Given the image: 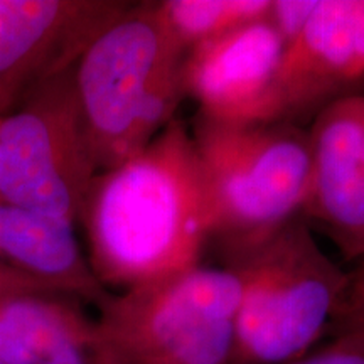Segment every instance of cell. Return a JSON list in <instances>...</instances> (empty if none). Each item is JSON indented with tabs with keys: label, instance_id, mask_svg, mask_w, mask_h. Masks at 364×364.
<instances>
[{
	"label": "cell",
	"instance_id": "6da1fadb",
	"mask_svg": "<svg viewBox=\"0 0 364 364\" xmlns=\"http://www.w3.org/2000/svg\"><path fill=\"white\" fill-rule=\"evenodd\" d=\"M80 223L90 268L107 290L201 265L211 215L188 127L174 118L134 157L98 172Z\"/></svg>",
	"mask_w": 364,
	"mask_h": 364
},
{
	"label": "cell",
	"instance_id": "7a4b0ae2",
	"mask_svg": "<svg viewBox=\"0 0 364 364\" xmlns=\"http://www.w3.org/2000/svg\"><path fill=\"white\" fill-rule=\"evenodd\" d=\"M186 54L156 2H130L88 44L73 88L98 172L134 157L177 118Z\"/></svg>",
	"mask_w": 364,
	"mask_h": 364
},
{
	"label": "cell",
	"instance_id": "3957f363",
	"mask_svg": "<svg viewBox=\"0 0 364 364\" xmlns=\"http://www.w3.org/2000/svg\"><path fill=\"white\" fill-rule=\"evenodd\" d=\"M225 262L262 247L302 215L311 176L309 130L292 122L226 125L198 115L191 130Z\"/></svg>",
	"mask_w": 364,
	"mask_h": 364
},
{
	"label": "cell",
	"instance_id": "277c9868",
	"mask_svg": "<svg viewBox=\"0 0 364 364\" xmlns=\"http://www.w3.org/2000/svg\"><path fill=\"white\" fill-rule=\"evenodd\" d=\"M225 267L241 284L233 364H285L307 354L334 327L349 284L304 218Z\"/></svg>",
	"mask_w": 364,
	"mask_h": 364
},
{
	"label": "cell",
	"instance_id": "5b68a950",
	"mask_svg": "<svg viewBox=\"0 0 364 364\" xmlns=\"http://www.w3.org/2000/svg\"><path fill=\"white\" fill-rule=\"evenodd\" d=\"M238 275L198 265L110 294L97 324L108 364H233Z\"/></svg>",
	"mask_w": 364,
	"mask_h": 364
},
{
	"label": "cell",
	"instance_id": "8992f818",
	"mask_svg": "<svg viewBox=\"0 0 364 364\" xmlns=\"http://www.w3.org/2000/svg\"><path fill=\"white\" fill-rule=\"evenodd\" d=\"M98 174L73 88V70L46 80L0 117V199L78 226Z\"/></svg>",
	"mask_w": 364,
	"mask_h": 364
},
{
	"label": "cell",
	"instance_id": "52a82bcc",
	"mask_svg": "<svg viewBox=\"0 0 364 364\" xmlns=\"http://www.w3.org/2000/svg\"><path fill=\"white\" fill-rule=\"evenodd\" d=\"M130 2L0 0V117L46 80L75 68Z\"/></svg>",
	"mask_w": 364,
	"mask_h": 364
},
{
	"label": "cell",
	"instance_id": "ba28073f",
	"mask_svg": "<svg viewBox=\"0 0 364 364\" xmlns=\"http://www.w3.org/2000/svg\"><path fill=\"white\" fill-rule=\"evenodd\" d=\"M284 44L265 19L189 49L184 91L199 115L226 125L284 122L279 73Z\"/></svg>",
	"mask_w": 364,
	"mask_h": 364
},
{
	"label": "cell",
	"instance_id": "9c48e42d",
	"mask_svg": "<svg viewBox=\"0 0 364 364\" xmlns=\"http://www.w3.org/2000/svg\"><path fill=\"white\" fill-rule=\"evenodd\" d=\"M311 176L302 215L346 260L364 258V95L327 105L309 129Z\"/></svg>",
	"mask_w": 364,
	"mask_h": 364
},
{
	"label": "cell",
	"instance_id": "30bf717a",
	"mask_svg": "<svg viewBox=\"0 0 364 364\" xmlns=\"http://www.w3.org/2000/svg\"><path fill=\"white\" fill-rule=\"evenodd\" d=\"M364 81V0H318L304 33L284 48L279 90L284 122L316 117Z\"/></svg>",
	"mask_w": 364,
	"mask_h": 364
},
{
	"label": "cell",
	"instance_id": "8fae6325",
	"mask_svg": "<svg viewBox=\"0 0 364 364\" xmlns=\"http://www.w3.org/2000/svg\"><path fill=\"white\" fill-rule=\"evenodd\" d=\"M81 302L65 294L0 299V361L108 364L97 317H90Z\"/></svg>",
	"mask_w": 364,
	"mask_h": 364
},
{
	"label": "cell",
	"instance_id": "7c38bea8",
	"mask_svg": "<svg viewBox=\"0 0 364 364\" xmlns=\"http://www.w3.org/2000/svg\"><path fill=\"white\" fill-rule=\"evenodd\" d=\"M0 263L97 307L110 295L91 272L75 226L2 199Z\"/></svg>",
	"mask_w": 364,
	"mask_h": 364
},
{
	"label": "cell",
	"instance_id": "4fadbf2b",
	"mask_svg": "<svg viewBox=\"0 0 364 364\" xmlns=\"http://www.w3.org/2000/svg\"><path fill=\"white\" fill-rule=\"evenodd\" d=\"M162 21L186 51L265 19L270 0H162Z\"/></svg>",
	"mask_w": 364,
	"mask_h": 364
},
{
	"label": "cell",
	"instance_id": "5bb4252c",
	"mask_svg": "<svg viewBox=\"0 0 364 364\" xmlns=\"http://www.w3.org/2000/svg\"><path fill=\"white\" fill-rule=\"evenodd\" d=\"M318 0H270L267 21L287 48L304 33L316 12Z\"/></svg>",
	"mask_w": 364,
	"mask_h": 364
},
{
	"label": "cell",
	"instance_id": "9a60e30c",
	"mask_svg": "<svg viewBox=\"0 0 364 364\" xmlns=\"http://www.w3.org/2000/svg\"><path fill=\"white\" fill-rule=\"evenodd\" d=\"M285 364H364V336L341 331L326 346L311 349L307 354Z\"/></svg>",
	"mask_w": 364,
	"mask_h": 364
},
{
	"label": "cell",
	"instance_id": "2e32d148",
	"mask_svg": "<svg viewBox=\"0 0 364 364\" xmlns=\"http://www.w3.org/2000/svg\"><path fill=\"white\" fill-rule=\"evenodd\" d=\"M334 327L338 332L353 331L364 336V258L349 272V284Z\"/></svg>",
	"mask_w": 364,
	"mask_h": 364
},
{
	"label": "cell",
	"instance_id": "e0dca14e",
	"mask_svg": "<svg viewBox=\"0 0 364 364\" xmlns=\"http://www.w3.org/2000/svg\"><path fill=\"white\" fill-rule=\"evenodd\" d=\"M19 294H63L53 285L0 263V299ZM66 295V294H65ZM73 297V295H71Z\"/></svg>",
	"mask_w": 364,
	"mask_h": 364
},
{
	"label": "cell",
	"instance_id": "ac0fdd59",
	"mask_svg": "<svg viewBox=\"0 0 364 364\" xmlns=\"http://www.w3.org/2000/svg\"><path fill=\"white\" fill-rule=\"evenodd\" d=\"M0 364H4V363H2V361H0Z\"/></svg>",
	"mask_w": 364,
	"mask_h": 364
}]
</instances>
